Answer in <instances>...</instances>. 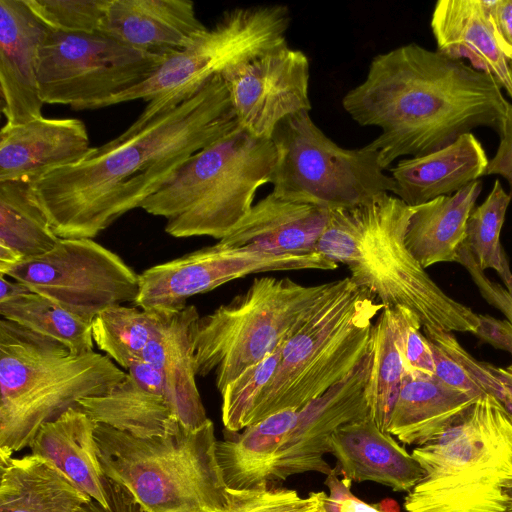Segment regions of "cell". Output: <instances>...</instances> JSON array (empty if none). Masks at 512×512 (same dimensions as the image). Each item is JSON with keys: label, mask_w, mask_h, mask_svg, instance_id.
<instances>
[{"label": "cell", "mask_w": 512, "mask_h": 512, "mask_svg": "<svg viewBox=\"0 0 512 512\" xmlns=\"http://www.w3.org/2000/svg\"><path fill=\"white\" fill-rule=\"evenodd\" d=\"M158 320L155 310L113 306L93 319L92 338L106 356L127 370L156 336Z\"/></svg>", "instance_id": "e575fe53"}, {"label": "cell", "mask_w": 512, "mask_h": 512, "mask_svg": "<svg viewBox=\"0 0 512 512\" xmlns=\"http://www.w3.org/2000/svg\"><path fill=\"white\" fill-rule=\"evenodd\" d=\"M110 0H24L50 30L64 33L100 32Z\"/></svg>", "instance_id": "74e56055"}, {"label": "cell", "mask_w": 512, "mask_h": 512, "mask_svg": "<svg viewBox=\"0 0 512 512\" xmlns=\"http://www.w3.org/2000/svg\"><path fill=\"white\" fill-rule=\"evenodd\" d=\"M58 240L33 184L0 182V273L46 254Z\"/></svg>", "instance_id": "f1b7e54d"}, {"label": "cell", "mask_w": 512, "mask_h": 512, "mask_svg": "<svg viewBox=\"0 0 512 512\" xmlns=\"http://www.w3.org/2000/svg\"><path fill=\"white\" fill-rule=\"evenodd\" d=\"M157 312V334L142 357L161 371L167 401L179 422L188 428L200 427L209 418L195 381L192 358L191 327L199 313L194 305L175 312Z\"/></svg>", "instance_id": "603a6c76"}, {"label": "cell", "mask_w": 512, "mask_h": 512, "mask_svg": "<svg viewBox=\"0 0 512 512\" xmlns=\"http://www.w3.org/2000/svg\"><path fill=\"white\" fill-rule=\"evenodd\" d=\"M238 124L252 136L272 139L289 116L310 112V62L287 45L221 74Z\"/></svg>", "instance_id": "9a60e30c"}, {"label": "cell", "mask_w": 512, "mask_h": 512, "mask_svg": "<svg viewBox=\"0 0 512 512\" xmlns=\"http://www.w3.org/2000/svg\"><path fill=\"white\" fill-rule=\"evenodd\" d=\"M371 352L358 368L322 396L299 410L294 426L285 435L266 469L263 486H275L293 475L334 470L324 459L328 440L342 425L369 415L367 386Z\"/></svg>", "instance_id": "2e32d148"}, {"label": "cell", "mask_w": 512, "mask_h": 512, "mask_svg": "<svg viewBox=\"0 0 512 512\" xmlns=\"http://www.w3.org/2000/svg\"><path fill=\"white\" fill-rule=\"evenodd\" d=\"M330 215L328 208L272 191L218 242L275 254L317 252Z\"/></svg>", "instance_id": "d6986e66"}, {"label": "cell", "mask_w": 512, "mask_h": 512, "mask_svg": "<svg viewBox=\"0 0 512 512\" xmlns=\"http://www.w3.org/2000/svg\"><path fill=\"white\" fill-rule=\"evenodd\" d=\"M97 423L77 407L41 426L31 453L51 461L105 510H110L109 481L95 438Z\"/></svg>", "instance_id": "d4e9b609"}, {"label": "cell", "mask_w": 512, "mask_h": 512, "mask_svg": "<svg viewBox=\"0 0 512 512\" xmlns=\"http://www.w3.org/2000/svg\"><path fill=\"white\" fill-rule=\"evenodd\" d=\"M287 339L260 362L242 372L220 393L221 419L229 433L240 432L246 428L247 419L257 397L271 380L280 363L282 349Z\"/></svg>", "instance_id": "8d00e7d4"}, {"label": "cell", "mask_w": 512, "mask_h": 512, "mask_svg": "<svg viewBox=\"0 0 512 512\" xmlns=\"http://www.w3.org/2000/svg\"><path fill=\"white\" fill-rule=\"evenodd\" d=\"M336 468L326 476L324 482L328 494L324 503V512H399L397 503L386 499L377 504H369L357 498L351 492L352 481L340 478Z\"/></svg>", "instance_id": "60d3db41"}, {"label": "cell", "mask_w": 512, "mask_h": 512, "mask_svg": "<svg viewBox=\"0 0 512 512\" xmlns=\"http://www.w3.org/2000/svg\"><path fill=\"white\" fill-rule=\"evenodd\" d=\"M271 140L276 150L271 181L276 194L335 210L396 193V183L385 173L377 151L367 145L358 149L339 146L307 111L281 121Z\"/></svg>", "instance_id": "8fae6325"}, {"label": "cell", "mask_w": 512, "mask_h": 512, "mask_svg": "<svg viewBox=\"0 0 512 512\" xmlns=\"http://www.w3.org/2000/svg\"><path fill=\"white\" fill-rule=\"evenodd\" d=\"M423 333L432 350L436 378L475 398L491 394L506 406V394L494 365L474 358L453 332L431 329Z\"/></svg>", "instance_id": "836d02e7"}, {"label": "cell", "mask_w": 512, "mask_h": 512, "mask_svg": "<svg viewBox=\"0 0 512 512\" xmlns=\"http://www.w3.org/2000/svg\"><path fill=\"white\" fill-rule=\"evenodd\" d=\"M411 454L423 477L407 493L405 512H505L512 415L495 396L479 397L461 420Z\"/></svg>", "instance_id": "52a82bcc"}, {"label": "cell", "mask_w": 512, "mask_h": 512, "mask_svg": "<svg viewBox=\"0 0 512 512\" xmlns=\"http://www.w3.org/2000/svg\"><path fill=\"white\" fill-rule=\"evenodd\" d=\"M47 31L24 0H0V90L6 124L43 116L37 66Z\"/></svg>", "instance_id": "e0dca14e"}, {"label": "cell", "mask_w": 512, "mask_h": 512, "mask_svg": "<svg viewBox=\"0 0 512 512\" xmlns=\"http://www.w3.org/2000/svg\"><path fill=\"white\" fill-rule=\"evenodd\" d=\"M431 29L437 51L492 75L512 98L509 61L493 35L488 0H440L436 3Z\"/></svg>", "instance_id": "cb8c5ba5"}, {"label": "cell", "mask_w": 512, "mask_h": 512, "mask_svg": "<svg viewBox=\"0 0 512 512\" xmlns=\"http://www.w3.org/2000/svg\"><path fill=\"white\" fill-rule=\"evenodd\" d=\"M477 399L435 376L405 371L387 432L403 444H427L461 420Z\"/></svg>", "instance_id": "484cf974"}, {"label": "cell", "mask_w": 512, "mask_h": 512, "mask_svg": "<svg viewBox=\"0 0 512 512\" xmlns=\"http://www.w3.org/2000/svg\"><path fill=\"white\" fill-rule=\"evenodd\" d=\"M85 124L76 118L40 117L5 124L0 132V182H35L81 161L91 150Z\"/></svg>", "instance_id": "ac0fdd59"}, {"label": "cell", "mask_w": 512, "mask_h": 512, "mask_svg": "<svg viewBox=\"0 0 512 512\" xmlns=\"http://www.w3.org/2000/svg\"><path fill=\"white\" fill-rule=\"evenodd\" d=\"M495 373L498 376L507 398L505 408L512 415V363L506 367H496Z\"/></svg>", "instance_id": "681fc988"}, {"label": "cell", "mask_w": 512, "mask_h": 512, "mask_svg": "<svg viewBox=\"0 0 512 512\" xmlns=\"http://www.w3.org/2000/svg\"><path fill=\"white\" fill-rule=\"evenodd\" d=\"M0 285V302L31 292L24 284L16 280L10 281L5 275H0Z\"/></svg>", "instance_id": "c3c4849f"}, {"label": "cell", "mask_w": 512, "mask_h": 512, "mask_svg": "<svg viewBox=\"0 0 512 512\" xmlns=\"http://www.w3.org/2000/svg\"><path fill=\"white\" fill-rule=\"evenodd\" d=\"M225 512H324L325 491H312L303 497L294 489L265 486L227 489Z\"/></svg>", "instance_id": "f35d334b"}, {"label": "cell", "mask_w": 512, "mask_h": 512, "mask_svg": "<svg viewBox=\"0 0 512 512\" xmlns=\"http://www.w3.org/2000/svg\"><path fill=\"white\" fill-rule=\"evenodd\" d=\"M331 285H303L288 277H258L228 303L199 315L191 327L196 376L213 373L221 393L294 334Z\"/></svg>", "instance_id": "9c48e42d"}, {"label": "cell", "mask_w": 512, "mask_h": 512, "mask_svg": "<svg viewBox=\"0 0 512 512\" xmlns=\"http://www.w3.org/2000/svg\"><path fill=\"white\" fill-rule=\"evenodd\" d=\"M75 407L98 424L137 437L164 435L182 425L164 398L144 391L128 374L106 393L85 397Z\"/></svg>", "instance_id": "4dcf8cb0"}, {"label": "cell", "mask_w": 512, "mask_h": 512, "mask_svg": "<svg viewBox=\"0 0 512 512\" xmlns=\"http://www.w3.org/2000/svg\"><path fill=\"white\" fill-rule=\"evenodd\" d=\"M499 137L496 154L489 160L483 176L501 175L508 181L512 195V105Z\"/></svg>", "instance_id": "ee69618b"}, {"label": "cell", "mask_w": 512, "mask_h": 512, "mask_svg": "<svg viewBox=\"0 0 512 512\" xmlns=\"http://www.w3.org/2000/svg\"><path fill=\"white\" fill-rule=\"evenodd\" d=\"M481 190L482 182L476 180L453 195L415 206L405 243L423 268L438 263H457L466 224Z\"/></svg>", "instance_id": "83f0119b"}, {"label": "cell", "mask_w": 512, "mask_h": 512, "mask_svg": "<svg viewBox=\"0 0 512 512\" xmlns=\"http://www.w3.org/2000/svg\"><path fill=\"white\" fill-rule=\"evenodd\" d=\"M126 375L106 355L72 354L60 342L1 318V460L29 447L42 425Z\"/></svg>", "instance_id": "277c9868"}, {"label": "cell", "mask_w": 512, "mask_h": 512, "mask_svg": "<svg viewBox=\"0 0 512 512\" xmlns=\"http://www.w3.org/2000/svg\"><path fill=\"white\" fill-rule=\"evenodd\" d=\"M337 267L336 262L318 251L275 254L217 242L145 269L139 274V294L135 305L145 310L175 312L187 306L189 297L250 274L334 270Z\"/></svg>", "instance_id": "5bb4252c"}, {"label": "cell", "mask_w": 512, "mask_h": 512, "mask_svg": "<svg viewBox=\"0 0 512 512\" xmlns=\"http://www.w3.org/2000/svg\"><path fill=\"white\" fill-rule=\"evenodd\" d=\"M95 438L107 479L145 512L226 511L228 487L210 419L197 428L180 425L151 437L97 423Z\"/></svg>", "instance_id": "5b68a950"}, {"label": "cell", "mask_w": 512, "mask_h": 512, "mask_svg": "<svg viewBox=\"0 0 512 512\" xmlns=\"http://www.w3.org/2000/svg\"><path fill=\"white\" fill-rule=\"evenodd\" d=\"M109 481L110 510H105L92 500L80 512H145L121 487Z\"/></svg>", "instance_id": "7dc6e473"}, {"label": "cell", "mask_w": 512, "mask_h": 512, "mask_svg": "<svg viewBox=\"0 0 512 512\" xmlns=\"http://www.w3.org/2000/svg\"><path fill=\"white\" fill-rule=\"evenodd\" d=\"M505 493H506V496H507V503H506V510H505V512H512V480L507 485Z\"/></svg>", "instance_id": "f907efd6"}, {"label": "cell", "mask_w": 512, "mask_h": 512, "mask_svg": "<svg viewBox=\"0 0 512 512\" xmlns=\"http://www.w3.org/2000/svg\"><path fill=\"white\" fill-rule=\"evenodd\" d=\"M0 315L32 332L60 342L72 354L93 351L92 322L34 292L0 302Z\"/></svg>", "instance_id": "d6a6232c"}, {"label": "cell", "mask_w": 512, "mask_h": 512, "mask_svg": "<svg viewBox=\"0 0 512 512\" xmlns=\"http://www.w3.org/2000/svg\"><path fill=\"white\" fill-rule=\"evenodd\" d=\"M398 319L399 348L405 370L412 374L434 376V359L419 318L405 308H394Z\"/></svg>", "instance_id": "ab89813d"}, {"label": "cell", "mask_w": 512, "mask_h": 512, "mask_svg": "<svg viewBox=\"0 0 512 512\" xmlns=\"http://www.w3.org/2000/svg\"><path fill=\"white\" fill-rule=\"evenodd\" d=\"M0 512H80L93 499L33 453L0 461Z\"/></svg>", "instance_id": "4316f807"}, {"label": "cell", "mask_w": 512, "mask_h": 512, "mask_svg": "<svg viewBox=\"0 0 512 512\" xmlns=\"http://www.w3.org/2000/svg\"><path fill=\"white\" fill-rule=\"evenodd\" d=\"M480 324L473 334L481 342L488 343L496 349L512 355V324L508 320H500L490 315L479 314Z\"/></svg>", "instance_id": "f6af8a7d"}, {"label": "cell", "mask_w": 512, "mask_h": 512, "mask_svg": "<svg viewBox=\"0 0 512 512\" xmlns=\"http://www.w3.org/2000/svg\"><path fill=\"white\" fill-rule=\"evenodd\" d=\"M414 210L391 194L366 205L331 210L317 251L346 266L351 281L384 308L412 311L423 331L474 334L479 314L446 294L406 246Z\"/></svg>", "instance_id": "3957f363"}, {"label": "cell", "mask_w": 512, "mask_h": 512, "mask_svg": "<svg viewBox=\"0 0 512 512\" xmlns=\"http://www.w3.org/2000/svg\"><path fill=\"white\" fill-rule=\"evenodd\" d=\"M299 411L286 409L250 425L242 432L217 440V457L228 488L263 486L268 464L297 421Z\"/></svg>", "instance_id": "f546056e"}, {"label": "cell", "mask_w": 512, "mask_h": 512, "mask_svg": "<svg viewBox=\"0 0 512 512\" xmlns=\"http://www.w3.org/2000/svg\"><path fill=\"white\" fill-rule=\"evenodd\" d=\"M290 21L288 8L280 4L230 9L188 47L167 55L148 79L97 103L93 109L137 99L148 101L121 134L130 136L189 99L214 76L287 45Z\"/></svg>", "instance_id": "30bf717a"}, {"label": "cell", "mask_w": 512, "mask_h": 512, "mask_svg": "<svg viewBox=\"0 0 512 512\" xmlns=\"http://www.w3.org/2000/svg\"><path fill=\"white\" fill-rule=\"evenodd\" d=\"M239 127L221 75L138 132L92 147L33 182L59 238L92 239L142 204L195 153Z\"/></svg>", "instance_id": "6da1fadb"}, {"label": "cell", "mask_w": 512, "mask_h": 512, "mask_svg": "<svg viewBox=\"0 0 512 512\" xmlns=\"http://www.w3.org/2000/svg\"><path fill=\"white\" fill-rule=\"evenodd\" d=\"M166 56L126 46L100 32L48 29L38 56V86L48 104L93 107L148 79Z\"/></svg>", "instance_id": "7c38bea8"}, {"label": "cell", "mask_w": 512, "mask_h": 512, "mask_svg": "<svg viewBox=\"0 0 512 512\" xmlns=\"http://www.w3.org/2000/svg\"><path fill=\"white\" fill-rule=\"evenodd\" d=\"M5 275L92 322L103 310L135 303L139 274L88 238H59L46 254L11 266Z\"/></svg>", "instance_id": "4fadbf2b"}, {"label": "cell", "mask_w": 512, "mask_h": 512, "mask_svg": "<svg viewBox=\"0 0 512 512\" xmlns=\"http://www.w3.org/2000/svg\"><path fill=\"white\" fill-rule=\"evenodd\" d=\"M457 263L469 272L483 298L501 311L506 316V320L512 324V279L507 287L489 279L463 244L458 252Z\"/></svg>", "instance_id": "b9f144b4"}, {"label": "cell", "mask_w": 512, "mask_h": 512, "mask_svg": "<svg viewBox=\"0 0 512 512\" xmlns=\"http://www.w3.org/2000/svg\"><path fill=\"white\" fill-rule=\"evenodd\" d=\"M488 163L482 144L469 132L435 152L398 161L390 173L395 195L409 206H418L478 180Z\"/></svg>", "instance_id": "7402d4cb"}, {"label": "cell", "mask_w": 512, "mask_h": 512, "mask_svg": "<svg viewBox=\"0 0 512 512\" xmlns=\"http://www.w3.org/2000/svg\"><path fill=\"white\" fill-rule=\"evenodd\" d=\"M511 200L512 195L505 192L498 179L495 180L485 201L470 214L463 242L479 268L495 271L504 287L509 285L512 272L500 234Z\"/></svg>", "instance_id": "d590c367"}, {"label": "cell", "mask_w": 512, "mask_h": 512, "mask_svg": "<svg viewBox=\"0 0 512 512\" xmlns=\"http://www.w3.org/2000/svg\"><path fill=\"white\" fill-rule=\"evenodd\" d=\"M276 165L272 140L240 126L192 155L141 206L166 219L176 238H225L252 208L257 190L270 183Z\"/></svg>", "instance_id": "ba28073f"}, {"label": "cell", "mask_w": 512, "mask_h": 512, "mask_svg": "<svg viewBox=\"0 0 512 512\" xmlns=\"http://www.w3.org/2000/svg\"><path fill=\"white\" fill-rule=\"evenodd\" d=\"M501 88L490 74L410 43L376 55L342 106L359 125L381 129L367 147L387 170L400 157L435 152L476 127L499 135L511 106Z\"/></svg>", "instance_id": "7a4b0ae2"}, {"label": "cell", "mask_w": 512, "mask_h": 512, "mask_svg": "<svg viewBox=\"0 0 512 512\" xmlns=\"http://www.w3.org/2000/svg\"><path fill=\"white\" fill-rule=\"evenodd\" d=\"M509 70H510V77L512 80V61H509Z\"/></svg>", "instance_id": "816d5d0a"}, {"label": "cell", "mask_w": 512, "mask_h": 512, "mask_svg": "<svg viewBox=\"0 0 512 512\" xmlns=\"http://www.w3.org/2000/svg\"><path fill=\"white\" fill-rule=\"evenodd\" d=\"M328 446L338 474L352 482L370 481L408 493L423 477L412 454L370 415L339 427Z\"/></svg>", "instance_id": "ffe728a7"}, {"label": "cell", "mask_w": 512, "mask_h": 512, "mask_svg": "<svg viewBox=\"0 0 512 512\" xmlns=\"http://www.w3.org/2000/svg\"><path fill=\"white\" fill-rule=\"evenodd\" d=\"M206 28L190 0H110L100 33L167 56L188 47Z\"/></svg>", "instance_id": "44dd1931"}, {"label": "cell", "mask_w": 512, "mask_h": 512, "mask_svg": "<svg viewBox=\"0 0 512 512\" xmlns=\"http://www.w3.org/2000/svg\"><path fill=\"white\" fill-rule=\"evenodd\" d=\"M370 352L372 360L367 386L369 415L381 430L387 432L406 371L399 348L398 319L394 308H383L375 319Z\"/></svg>", "instance_id": "1f68e13d"}, {"label": "cell", "mask_w": 512, "mask_h": 512, "mask_svg": "<svg viewBox=\"0 0 512 512\" xmlns=\"http://www.w3.org/2000/svg\"><path fill=\"white\" fill-rule=\"evenodd\" d=\"M384 306L349 277L332 281L285 342L280 363L257 397L246 427L286 409L301 410L351 375L370 352Z\"/></svg>", "instance_id": "8992f818"}, {"label": "cell", "mask_w": 512, "mask_h": 512, "mask_svg": "<svg viewBox=\"0 0 512 512\" xmlns=\"http://www.w3.org/2000/svg\"><path fill=\"white\" fill-rule=\"evenodd\" d=\"M127 371L141 389L167 401L164 377L155 365L140 357L130 364Z\"/></svg>", "instance_id": "bcb514c9"}, {"label": "cell", "mask_w": 512, "mask_h": 512, "mask_svg": "<svg viewBox=\"0 0 512 512\" xmlns=\"http://www.w3.org/2000/svg\"><path fill=\"white\" fill-rule=\"evenodd\" d=\"M489 19L496 43L512 61V0H488Z\"/></svg>", "instance_id": "7bdbcfd3"}]
</instances>
